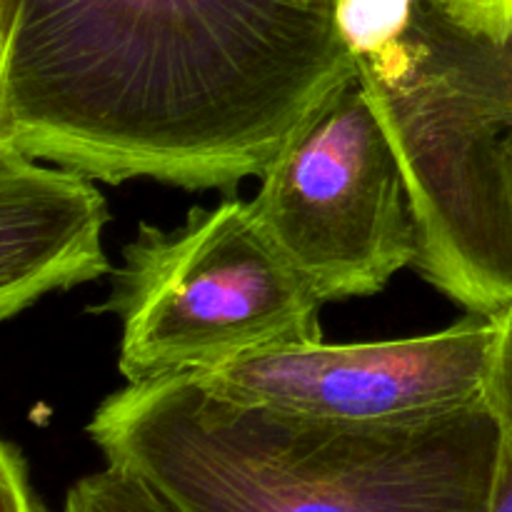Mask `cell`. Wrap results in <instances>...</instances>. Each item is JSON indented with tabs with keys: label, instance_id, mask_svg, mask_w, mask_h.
Instances as JSON below:
<instances>
[{
	"label": "cell",
	"instance_id": "6da1fadb",
	"mask_svg": "<svg viewBox=\"0 0 512 512\" xmlns=\"http://www.w3.org/2000/svg\"><path fill=\"white\" fill-rule=\"evenodd\" d=\"M345 0H0V145L233 190L358 78Z\"/></svg>",
	"mask_w": 512,
	"mask_h": 512
},
{
	"label": "cell",
	"instance_id": "7a4b0ae2",
	"mask_svg": "<svg viewBox=\"0 0 512 512\" xmlns=\"http://www.w3.org/2000/svg\"><path fill=\"white\" fill-rule=\"evenodd\" d=\"M105 465L183 512H493L500 423L488 395L403 423L243 403L198 375L125 383L95 408Z\"/></svg>",
	"mask_w": 512,
	"mask_h": 512
},
{
	"label": "cell",
	"instance_id": "3957f363",
	"mask_svg": "<svg viewBox=\"0 0 512 512\" xmlns=\"http://www.w3.org/2000/svg\"><path fill=\"white\" fill-rule=\"evenodd\" d=\"M323 300L260 225L250 200L193 208L175 228L140 223L88 313L120 323L125 383L218 368L270 348L320 343Z\"/></svg>",
	"mask_w": 512,
	"mask_h": 512
},
{
	"label": "cell",
	"instance_id": "277c9868",
	"mask_svg": "<svg viewBox=\"0 0 512 512\" xmlns=\"http://www.w3.org/2000/svg\"><path fill=\"white\" fill-rule=\"evenodd\" d=\"M403 10L353 45L360 83L403 168L418 228L413 268L465 313L498 318L512 308L508 133L418 63L400 33Z\"/></svg>",
	"mask_w": 512,
	"mask_h": 512
},
{
	"label": "cell",
	"instance_id": "5b68a950",
	"mask_svg": "<svg viewBox=\"0 0 512 512\" xmlns=\"http://www.w3.org/2000/svg\"><path fill=\"white\" fill-rule=\"evenodd\" d=\"M250 205L323 303L380 293L418 260L403 168L360 78L268 165Z\"/></svg>",
	"mask_w": 512,
	"mask_h": 512
},
{
	"label": "cell",
	"instance_id": "8992f818",
	"mask_svg": "<svg viewBox=\"0 0 512 512\" xmlns=\"http://www.w3.org/2000/svg\"><path fill=\"white\" fill-rule=\"evenodd\" d=\"M498 333V318L468 313L438 333L283 345L193 375L243 403L350 423H403L483 400Z\"/></svg>",
	"mask_w": 512,
	"mask_h": 512
},
{
	"label": "cell",
	"instance_id": "52a82bcc",
	"mask_svg": "<svg viewBox=\"0 0 512 512\" xmlns=\"http://www.w3.org/2000/svg\"><path fill=\"white\" fill-rule=\"evenodd\" d=\"M108 200L95 178L0 145V318L113 275Z\"/></svg>",
	"mask_w": 512,
	"mask_h": 512
},
{
	"label": "cell",
	"instance_id": "ba28073f",
	"mask_svg": "<svg viewBox=\"0 0 512 512\" xmlns=\"http://www.w3.org/2000/svg\"><path fill=\"white\" fill-rule=\"evenodd\" d=\"M400 33L433 78L512 133V30L503 40L463 28L430 0H408Z\"/></svg>",
	"mask_w": 512,
	"mask_h": 512
},
{
	"label": "cell",
	"instance_id": "9c48e42d",
	"mask_svg": "<svg viewBox=\"0 0 512 512\" xmlns=\"http://www.w3.org/2000/svg\"><path fill=\"white\" fill-rule=\"evenodd\" d=\"M63 512H183L145 480L105 465L75 480L65 495Z\"/></svg>",
	"mask_w": 512,
	"mask_h": 512
},
{
	"label": "cell",
	"instance_id": "30bf717a",
	"mask_svg": "<svg viewBox=\"0 0 512 512\" xmlns=\"http://www.w3.org/2000/svg\"><path fill=\"white\" fill-rule=\"evenodd\" d=\"M498 323V348L488 383V400L500 423V465L493 512H512V308L498 315Z\"/></svg>",
	"mask_w": 512,
	"mask_h": 512
},
{
	"label": "cell",
	"instance_id": "8fae6325",
	"mask_svg": "<svg viewBox=\"0 0 512 512\" xmlns=\"http://www.w3.org/2000/svg\"><path fill=\"white\" fill-rule=\"evenodd\" d=\"M0 512H50L35 493L23 450L10 440L0 448Z\"/></svg>",
	"mask_w": 512,
	"mask_h": 512
},
{
	"label": "cell",
	"instance_id": "7c38bea8",
	"mask_svg": "<svg viewBox=\"0 0 512 512\" xmlns=\"http://www.w3.org/2000/svg\"><path fill=\"white\" fill-rule=\"evenodd\" d=\"M450 20L485 38L503 40L512 30V0H430Z\"/></svg>",
	"mask_w": 512,
	"mask_h": 512
},
{
	"label": "cell",
	"instance_id": "4fadbf2b",
	"mask_svg": "<svg viewBox=\"0 0 512 512\" xmlns=\"http://www.w3.org/2000/svg\"><path fill=\"white\" fill-rule=\"evenodd\" d=\"M505 163H508V175H510V188H512V133L505 135Z\"/></svg>",
	"mask_w": 512,
	"mask_h": 512
},
{
	"label": "cell",
	"instance_id": "5bb4252c",
	"mask_svg": "<svg viewBox=\"0 0 512 512\" xmlns=\"http://www.w3.org/2000/svg\"><path fill=\"white\" fill-rule=\"evenodd\" d=\"M293 3H323V0H293Z\"/></svg>",
	"mask_w": 512,
	"mask_h": 512
}]
</instances>
